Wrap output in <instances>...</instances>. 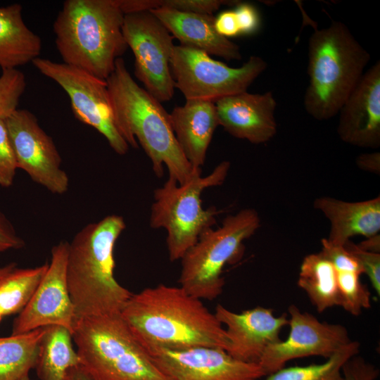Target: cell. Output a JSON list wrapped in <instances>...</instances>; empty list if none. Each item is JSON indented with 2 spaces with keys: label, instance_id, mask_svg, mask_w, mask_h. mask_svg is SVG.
<instances>
[{
  "label": "cell",
  "instance_id": "obj_1",
  "mask_svg": "<svg viewBox=\"0 0 380 380\" xmlns=\"http://www.w3.org/2000/svg\"><path fill=\"white\" fill-rule=\"evenodd\" d=\"M120 315L147 351L217 347L229 341L222 324L181 286L159 284L132 293Z\"/></svg>",
  "mask_w": 380,
  "mask_h": 380
},
{
  "label": "cell",
  "instance_id": "obj_2",
  "mask_svg": "<svg viewBox=\"0 0 380 380\" xmlns=\"http://www.w3.org/2000/svg\"><path fill=\"white\" fill-rule=\"evenodd\" d=\"M106 81L116 125L129 146L137 148L139 141L158 177L165 166L169 178L178 184L189 180L200 168H194L183 154L161 103L138 85L122 58Z\"/></svg>",
  "mask_w": 380,
  "mask_h": 380
},
{
  "label": "cell",
  "instance_id": "obj_3",
  "mask_svg": "<svg viewBox=\"0 0 380 380\" xmlns=\"http://www.w3.org/2000/svg\"><path fill=\"white\" fill-rule=\"evenodd\" d=\"M125 227L122 216L110 215L86 225L69 243L66 277L75 323L120 312L131 297L113 272L115 244Z\"/></svg>",
  "mask_w": 380,
  "mask_h": 380
},
{
  "label": "cell",
  "instance_id": "obj_4",
  "mask_svg": "<svg viewBox=\"0 0 380 380\" xmlns=\"http://www.w3.org/2000/svg\"><path fill=\"white\" fill-rule=\"evenodd\" d=\"M124 17L118 0L65 1L53 25L63 63L106 80L128 48Z\"/></svg>",
  "mask_w": 380,
  "mask_h": 380
},
{
  "label": "cell",
  "instance_id": "obj_5",
  "mask_svg": "<svg viewBox=\"0 0 380 380\" xmlns=\"http://www.w3.org/2000/svg\"><path fill=\"white\" fill-rule=\"evenodd\" d=\"M308 53L309 81L303 105L315 119L329 120L338 113L360 82L370 54L344 23L335 20L312 32Z\"/></svg>",
  "mask_w": 380,
  "mask_h": 380
},
{
  "label": "cell",
  "instance_id": "obj_6",
  "mask_svg": "<svg viewBox=\"0 0 380 380\" xmlns=\"http://www.w3.org/2000/svg\"><path fill=\"white\" fill-rule=\"evenodd\" d=\"M72 339L91 380H167L120 312L78 320Z\"/></svg>",
  "mask_w": 380,
  "mask_h": 380
},
{
  "label": "cell",
  "instance_id": "obj_7",
  "mask_svg": "<svg viewBox=\"0 0 380 380\" xmlns=\"http://www.w3.org/2000/svg\"><path fill=\"white\" fill-rule=\"evenodd\" d=\"M230 163L222 161L208 175L201 168L183 184L171 178L153 193L149 224L166 231V244L171 261L181 260L199 236L216 222L219 211L214 206L203 208L201 196L208 188L224 182Z\"/></svg>",
  "mask_w": 380,
  "mask_h": 380
},
{
  "label": "cell",
  "instance_id": "obj_8",
  "mask_svg": "<svg viewBox=\"0 0 380 380\" xmlns=\"http://www.w3.org/2000/svg\"><path fill=\"white\" fill-rule=\"evenodd\" d=\"M260 224L258 213L245 208L225 217L219 227L205 231L181 258L179 286L199 299H215L224 285V267L241 258L243 241Z\"/></svg>",
  "mask_w": 380,
  "mask_h": 380
},
{
  "label": "cell",
  "instance_id": "obj_9",
  "mask_svg": "<svg viewBox=\"0 0 380 380\" xmlns=\"http://www.w3.org/2000/svg\"><path fill=\"white\" fill-rule=\"evenodd\" d=\"M267 66L263 58L251 56L241 67L232 68L203 51L181 45H175L170 59L175 88L186 100L214 103L247 91Z\"/></svg>",
  "mask_w": 380,
  "mask_h": 380
},
{
  "label": "cell",
  "instance_id": "obj_10",
  "mask_svg": "<svg viewBox=\"0 0 380 380\" xmlns=\"http://www.w3.org/2000/svg\"><path fill=\"white\" fill-rule=\"evenodd\" d=\"M32 63L42 75L55 81L67 93L77 120L96 129L116 153H127L129 146L116 125L106 80L78 68L48 58L39 57Z\"/></svg>",
  "mask_w": 380,
  "mask_h": 380
},
{
  "label": "cell",
  "instance_id": "obj_11",
  "mask_svg": "<svg viewBox=\"0 0 380 380\" xmlns=\"http://www.w3.org/2000/svg\"><path fill=\"white\" fill-rule=\"evenodd\" d=\"M122 33L134 56V74L144 89L160 103L175 94L170 59L174 37L149 11L125 15Z\"/></svg>",
  "mask_w": 380,
  "mask_h": 380
},
{
  "label": "cell",
  "instance_id": "obj_12",
  "mask_svg": "<svg viewBox=\"0 0 380 380\" xmlns=\"http://www.w3.org/2000/svg\"><path fill=\"white\" fill-rule=\"evenodd\" d=\"M4 121L18 168L51 193H65L69 178L61 167V157L35 115L28 110L17 108Z\"/></svg>",
  "mask_w": 380,
  "mask_h": 380
},
{
  "label": "cell",
  "instance_id": "obj_13",
  "mask_svg": "<svg viewBox=\"0 0 380 380\" xmlns=\"http://www.w3.org/2000/svg\"><path fill=\"white\" fill-rule=\"evenodd\" d=\"M288 312V337L270 344L258 362L266 375L295 359L310 356L327 359L351 341L346 328L341 324L320 322L295 305H291Z\"/></svg>",
  "mask_w": 380,
  "mask_h": 380
},
{
  "label": "cell",
  "instance_id": "obj_14",
  "mask_svg": "<svg viewBox=\"0 0 380 380\" xmlns=\"http://www.w3.org/2000/svg\"><path fill=\"white\" fill-rule=\"evenodd\" d=\"M68 248L69 243L64 241L53 246L48 269L27 305L15 318L12 335L51 325L64 327L72 334L75 317L66 277Z\"/></svg>",
  "mask_w": 380,
  "mask_h": 380
},
{
  "label": "cell",
  "instance_id": "obj_15",
  "mask_svg": "<svg viewBox=\"0 0 380 380\" xmlns=\"http://www.w3.org/2000/svg\"><path fill=\"white\" fill-rule=\"evenodd\" d=\"M167 380H258L266 375L256 363L245 362L217 347L148 351Z\"/></svg>",
  "mask_w": 380,
  "mask_h": 380
},
{
  "label": "cell",
  "instance_id": "obj_16",
  "mask_svg": "<svg viewBox=\"0 0 380 380\" xmlns=\"http://www.w3.org/2000/svg\"><path fill=\"white\" fill-rule=\"evenodd\" d=\"M215 315L226 327L229 341L227 353L234 358L258 364L265 349L281 339V329L289 324L286 314L274 316L273 310L260 306L240 313L217 305Z\"/></svg>",
  "mask_w": 380,
  "mask_h": 380
},
{
  "label": "cell",
  "instance_id": "obj_17",
  "mask_svg": "<svg viewBox=\"0 0 380 380\" xmlns=\"http://www.w3.org/2000/svg\"><path fill=\"white\" fill-rule=\"evenodd\" d=\"M338 113L337 133L342 141L359 147L379 146V61L365 72Z\"/></svg>",
  "mask_w": 380,
  "mask_h": 380
},
{
  "label": "cell",
  "instance_id": "obj_18",
  "mask_svg": "<svg viewBox=\"0 0 380 380\" xmlns=\"http://www.w3.org/2000/svg\"><path fill=\"white\" fill-rule=\"evenodd\" d=\"M215 103L219 125L237 139L260 144L270 141L277 133V102L272 91H244Z\"/></svg>",
  "mask_w": 380,
  "mask_h": 380
},
{
  "label": "cell",
  "instance_id": "obj_19",
  "mask_svg": "<svg viewBox=\"0 0 380 380\" xmlns=\"http://www.w3.org/2000/svg\"><path fill=\"white\" fill-rule=\"evenodd\" d=\"M166 27L181 46L226 60H241L240 47L220 35L215 27L213 15L181 12L167 8L150 10Z\"/></svg>",
  "mask_w": 380,
  "mask_h": 380
},
{
  "label": "cell",
  "instance_id": "obj_20",
  "mask_svg": "<svg viewBox=\"0 0 380 380\" xmlns=\"http://www.w3.org/2000/svg\"><path fill=\"white\" fill-rule=\"evenodd\" d=\"M169 114L172 128L183 154L194 168H201L219 125L215 103L186 100L184 106H176Z\"/></svg>",
  "mask_w": 380,
  "mask_h": 380
},
{
  "label": "cell",
  "instance_id": "obj_21",
  "mask_svg": "<svg viewBox=\"0 0 380 380\" xmlns=\"http://www.w3.org/2000/svg\"><path fill=\"white\" fill-rule=\"evenodd\" d=\"M314 207L330 222L327 240L332 245L344 246L352 236L362 235L370 238L380 231L379 196L360 202L321 197L315 200Z\"/></svg>",
  "mask_w": 380,
  "mask_h": 380
},
{
  "label": "cell",
  "instance_id": "obj_22",
  "mask_svg": "<svg viewBox=\"0 0 380 380\" xmlns=\"http://www.w3.org/2000/svg\"><path fill=\"white\" fill-rule=\"evenodd\" d=\"M23 7L12 4L0 7V68L17 69L39 58L42 40L25 23Z\"/></svg>",
  "mask_w": 380,
  "mask_h": 380
},
{
  "label": "cell",
  "instance_id": "obj_23",
  "mask_svg": "<svg viewBox=\"0 0 380 380\" xmlns=\"http://www.w3.org/2000/svg\"><path fill=\"white\" fill-rule=\"evenodd\" d=\"M72 340L68 329L59 325L45 327L34 367L40 380H70L72 371L82 366Z\"/></svg>",
  "mask_w": 380,
  "mask_h": 380
},
{
  "label": "cell",
  "instance_id": "obj_24",
  "mask_svg": "<svg viewBox=\"0 0 380 380\" xmlns=\"http://www.w3.org/2000/svg\"><path fill=\"white\" fill-rule=\"evenodd\" d=\"M298 286L319 312L340 305L336 271L321 253L306 255L300 266Z\"/></svg>",
  "mask_w": 380,
  "mask_h": 380
},
{
  "label": "cell",
  "instance_id": "obj_25",
  "mask_svg": "<svg viewBox=\"0 0 380 380\" xmlns=\"http://www.w3.org/2000/svg\"><path fill=\"white\" fill-rule=\"evenodd\" d=\"M45 327L0 338V380H19L35 367Z\"/></svg>",
  "mask_w": 380,
  "mask_h": 380
},
{
  "label": "cell",
  "instance_id": "obj_26",
  "mask_svg": "<svg viewBox=\"0 0 380 380\" xmlns=\"http://www.w3.org/2000/svg\"><path fill=\"white\" fill-rule=\"evenodd\" d=\"M49 264L32 268H15L0 279V321L20 312L44 276Z\"/></svg>",
  "mask_w": 380,
  "mask_h": 380
},
{
  "label": "cell",
  "instance_id": "obj_27",
  "mask_svg": "<svg viewBox=\"0 0 380 380\" xmlns=\"http://www.w3.org/2000/svg\"><path fill=\"white\" fill-rule=\"evenodd\" d=\"M360 346L357 341H351L322 363L284 367L265 376L264 380H344L343 367L357 355Z\"/></svg>",
  "mask_w": 380,
  "mask_h": 380
},
{
  "label": "cell",
  "instance_id": "obj_28",
  "mask_svg": "<svg viewBox=\"0 0 380 380\" xmlns=\"http://www.w3.org/2000/svg\"><path fill=\"white\" fill-rule=\"evenodd\" d=\"M340 306L352 315H359L371 306L370 292L354 272H336Z\"/></svg>",
  "mask_w": 380,
  "mask_h": 380
},
{
  "label": "cell",
  "instance_id": "obj_29",
  "mask_svg": "<svg viewBox=\"0 0 380 380\" xmlns=\"http://www.w3.org/2000/svg\"><path fill=\"white\" fill-rule=\"evenodd\" d=\"M239 2L227 0H138L137 8L139 11H144L162 8L212 15L222 6L237 5Z\"/></svg>",
  "mask_w": 380,
  "mask_h": 380
},
{
  "label": "cell",
  "instance_id": "obj_30",
  "mask_svg": "<svg viewBox=\"0 0 380 380\" xmlns=\"http://www.w3.org/2000/svg\"><path fill=\"white\" fill-rule=\"evenodd\" d=\"M27 86L25 75L18 69L4 70L0 75V118L17 109Z\"/></svg>",
  "mask_w": 380,
  "mask_h": 380
},
{
  "label": "cell",
  "instance_id": "obj_31",
  "mask_svg": "<svg viewBox=\"0 0 380 380\" xmlns=\"http://www.w3.org/2000/svg\"><path fill=\"white\" fill-rule=\"evenodd\" d=\"M18 168L4 118H0V186L13 185Z\"/></svg>",
  "mask_w": 380,
  "mask_h": 380
},
{
  "label": "cell",
  "instance_id": "obj_32",
  "mask_svg": "<svg viewBox=\"0 0 380 380\" xmlns=\"http://www.w3.org/2000/svg\"><path fill=\"white\" fill-rule=\"evenodd\" d=\"M321 253L331 262L336 272H354L363 274L357 259L345 247L331 244L327 239L322 240Z\"/></svg>",
  "mask_w": 380,
  "mask_h": 380
},
{
  "label": "cell",
  "instance_id": "obj_33",
  "mask_svg": "<svg viewBox=\"0 0 380 380\" xmlns=\"http://www.w3.org/2000/svg\"><path fill=\"white\" fill-rule=\"evenodd\" d=\"M359 261L376 293L380 294V254L366 251L348 241L344 246Z\"/></svg>",
  "mask_w": 380,
  "mask_h": 380
},
{
  "label": "cell",
  "instance_id": "obj_34",
  "mask_svg": "<svg viewBox=\"0 0 380 380\" xmlns=\"http://www.w3.org/2000/svg\"><path fill=\"white\" fill-rule=\"evenodd\" d=\"M344 380H376L379 370L357 355L350 357L343 365Z\"/></svg>",
  "mask_w": 380,
  "mask_h": 380
},
{
  "label": "cell",
  "instance_id": "obj_35",
  "mask_svg": "<svg viewBox=\"0 0 380 380\" xmlns=\"http://www.w3.org/2000/svg\"><path fill=\"white\" fill-rule=\"evenodd\" d=\"M240 34H252L260 26V17L255 6L249 3L239 2L235 9Z\"/></svg>",
  "mask_w": 380,
  "mask_h": 380
},
{
  "label": "cell",
  "instance_id": "obj_36",
  "mask_svg": "<svg viewBox=\"0 0 380 380\" xmlns=\"http://www.w3.org/2000/svg\"><path fill=\"white\" fill-rule=\"evenodd\" d=\"M24 246L23 239L19 236L11 222L0 210V253L20 249Z\"/></svg>",
  "mask_w": 380,
  "mask_h": 380
},
{
  "label": "cell",
  "instance_id": "obj_37",
  "mask_svg": "<svg viewBox=\"0 0 380 380\" xmlns=\"http://www.w3.org/2000/svg\"><path fill=\"white\" fill-rule=\"evenodd\" d=\"M215 27L222 37H229L240 35L234 10H226L215 18Z\"/></svg>",
  "mask_w": 380,
  "mask_h": 380
},
{
  "label": "cell",
  "instance_id": "obj_38",
  "mask_svg": "<svg viewBox=\"0 0 380 380\" xmlns=\"http://www.w3.org/2000/svg\"><path fill=\"white\" fill-rule=\"evenodd\" d=\"M357 164L365 170L379 172L380 154L378 152L360 155L357 158Z\"/></svg>",
  "mask_w": 380,
  "mask_h": 380
},
{
  "label": "cell",
  "instance_id": "obj_39",
  "mask_svg": "<svg viewBox=\"0 0 380 380\" xmlns=\"http://www.w3.org/2000/svg\"><path fill=\"white\" fill-rule=\"evenodd\" d=\"M367 239V240L362 242L360 245L357 246L362 250L379 253V234Z\"/></svg>",
  "mask_w": 380,
  "mask_h": 380
},
{
  "label": "cell",
  "instance_id": "obj_40",
  "mask_svg": "<svg viewBox=\"0 0 380 380\" xmlns=\"http://www.w3.org/2000/svg\"><path fill=\"white\" fill-rule=\"evenodd\" d=\"M16 267V263L15 262H11L6 265L0 267V279L10 273Z\"/></svg>",
  "mask_w": 380,
  "mask_h": 380
},
{
  "label": "cell",
  "instance_id": "obj_41",
  "mask_svg": "<svg viewBox=\"0 0 380 380\" xmlns=\"http://www.w3.org/2000/svg\"><path fill=\"white\" fill-rule=\"evenodd\" d=\"M19 380H31V379H30V378L29 376V374H26L24 376H23L22 378H20Z\"/></svg>",
  "mask_w": 380,
  "mask_h": 380
}]
</instances>
